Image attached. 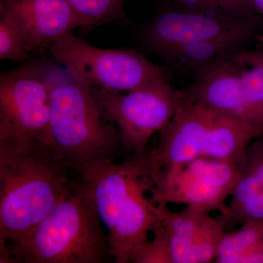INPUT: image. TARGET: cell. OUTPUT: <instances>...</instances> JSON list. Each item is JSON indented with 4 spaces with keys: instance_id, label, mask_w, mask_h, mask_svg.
Returning a JSON list of instances; mask_svg holds the SVG:
<instances>
[{
    "instance_id": "1",
    "label": "cell",
    "mask_w": 263,
    "mask_h": 263,
    "mask_svg": "<svg viewBox=\"0 0 263 263\" xmlns=\"http://www.w3.org/2000/svg\"><path fill=\"white\" fill-rule=\"evenodd\" d=\"M49 91L52 147L72 171L117 162L124 149L94 89L60 64L39 63Z\"/></svg>"
},
{
    "instance_id": "2",
    "label": "cell",
    "mask_w": 263,
    "mask_h": 263,
    "mask_svg": "<svg viewBox=\"0 0 263 263\" xmlns=\"http://www.w3.org/2000/svg\"><path fill=\"white\" fill-rule=\"evenodd\" d=\"M70 170L51 146L0 142V248L27 238L67 195Z\"/></svg>"
},
{
    "instance_id": "3",
    "label": "cell",
    "mask_w": 263,
    "mask_h": 263,
    "mask_svg": "<svg viewBox=\"0 0 263 263\" xmlns=\"http://www.w3.org/2000/svg\"><path fill=\"white\" fill-rule=\"evenodd\" d=\"M148 150L121 162L87 167L79 179L92 198L100 220L108 230L116 263H133L160 221L150 196L147 171Z\"/></svg>"
},
{
    "instance_id": "4",
    "label": "cell",
    "mask_w": 263,
    "mask_h": 263,
    "mask_svg": "<svg viewBox=\"0 0 263 263\" xmlns=\"http://www.w3.org/2000/svg\"><path fill=\"white\" fill-rule=\"evenodd\" d=\"M100 221L89 191L76 180L27 238L0 248V262H110V242Z\"/></svg>"
},
{
    "instance_id": "5",
    "label": "cell",
    "mask_w": 263,
    "mask_h": 263,
    "mask_svg": "<svg viewBox=\"0 0 263 263\" xmlns=\"http://www.w3.org/2000/svg\"><path fill=\"white\" fill-rule=\"evenodd\" d=\"M173 119L160 132L155 149L147 155L148 174L199 158L240 162L247 147L261 138L255 129L183 98Z\"/></svg>"
},
{
    "instance_id": "6",
    "label": "cell",
    "mask_w": 263,
    "mask_h": 263,
    "mask_svg": "<svg viewBox=\"0 0 263 263\" xmlns=\"http://www.w3.org/2000/svg\"><path fill=\"white\" fill-rule=\"evenodd\" d=\"M180 91L183 98L263 137V48L236 53Z\"/></svg>"
},
{
    "instance_id": "7",
    "label": "cell",
    "mask_w": 263,
    "mask_h": 263,
    "mask_svg": "<svg viewBox=\"0 0 263 263\" xmlns=\"http://www.w3.org/2000/svg\"><path fill=\"white\" fill-rule=\"evenodd\" d=\"M48 50L57 64L102 91L128 92L167 78L162 67L138 52L95 47L72 32L57 40Z\"/></svg>"
},
{
    "instance_id": "8",
    "label": "cell",
    "mask_w": 263,
    "mask_h": 263,
    "mask_svg": "<svg viewBox=\"0 0 263 263\" xmlns=\"http://www.w3.org/2000/svg\"><path fill=\"white\" fill-rule=\"evenodd\" d=\"M240 162L199 157L148 174L151 199L157 206L220 212L240 179Z\"/></svg>"
},
{
    "instance_id": "9",
    "label": "cell",
    "mask_w": 263,
    "mask_h": 263,
    "mask_svg": "<svg viewBox=\"0 0 263 263\" xmlns=\"http://www.w3.org/2000/svg\"><path fill=\"white\" fill-rule=\"evenodd\" d=\"M49 125V91L39 63L3 72L0 142L52 147Z\"/></svg>"
},
{
    "instance_id": "10",
    "label": "cell",
    "mask_w": 263,
    "mask_h": 263,
    "mask_svg": "<svg viewBox=\"0 0 263 263\" xmlns=\"http://www.w3.org/2000/svg\"><path fill=\"white\" fill-rule=\"evenodd\" d=\"M93 89L117 126L124 149L132 155L148 150L151 138L169 124L180 101L179 90L173 89L167 78L126 95Z\"/></svg>"
},
{
    "instance_id": "11",
    "label": "cell",
    "mask_w": 263,
    "mask_h": 263,
    "mask_svg": "<svg viewBox=\"0 0 263 263\" xmlns=\"http://www.w3.org/2000/svg\"><path fill=\"white\" fill-rule=\"evenodd\" d=\"M263 17L241 19L216 18L168 6L147 26L145 38L159 54L185 43L238 36L262 35Z\"/></svg>"
},
{
    "instance_id": "12",
    "label": "cell",
    "mask_w": 263,
    "mask_h": 263,
    "mask_svg": "<svg viewBox=\"0 0 263 263\" xmlns=\"http://www.w3.org/2000/svg\"><path fill=\"white\" fill-rule=\"evenodd\" d=\"M171 248L173 263L215 261L226 226L209 213L186 208L179 212L157 206Z\"/></svg>"
},
{
    "instance_id": "13",
    "label": "cell",
    "mask_w": 263,
    "mask_h": 263,
    "mask_svg": "<svg viewBox=\"0 0 263 263\" xmlns=\"http://www.w3.org/2000/svg\"><path fill=\"white\" fill-rule=\"evenodd\" d=\"M0 11L16 24L32 53L49 49L74 29L88 27L68 0H13L0 5Z\"/></svg>"
},
{
    "instance_id": "14",
    "label": "cell",
    "mask_w": 263,
    "mask_h": 263,
    "mask_svg": "<svg viewBox=\"0 0 263 263\" xmlns=\"http://www.w3.org/2000/svg\"><path fill=\"white\" fill-rule=\"evenodd\" d=\"M255 36L208 40L185 43L161 53L165 61L175 69L195 80L224 64L236 53L249 48Z\"/></svg>"
},
{
    "instance_id": "15",
    "label": "cell",
    "mask_w": 263,
    "mask_h": 263,
    "mask_svg": "<svg viewBox=\"0 0 263 263\" xmlns=\"http://www.w3.org/2000/svg\"><path fill=\"white\" fill-rule=\"evenodd\" d=\"M263 245V221H249L237 230H226L214 262L245 263Z\"/></svg>"
},
{
    "instance_id": "16",
    "label": "cell",
    "mask_w": 263,
    "mask_h": 263,
    "mask_svg": "<svg viewBox=\"0 0 263 263\" xmlns=\"http://www.w3.org/2000/svg\"><path fill=\"white\" fill-rule=\"evenodd\" d=\"M171 8L180 11L190 12L216 17L241 19L256 14L251 0H166Z\"/></svg>"
},
{
    "instance_id": "17",
    "label": "cell",
    "mask_w": 263,
    "mask_h": 263,
    "mask_svg": "<svg viewBox=\"0 0 263 263\" xmlns=\"http://www.w3.org/2000/svg\"><path fill=\"white\" fill-rule=\"evenodd\" d=\"M88 27L124 18L126 0H68Z\"/></svg>"
},
{
    "instance_id": "18",
    "label": "cell",
    "mask_w": 263,
    "mask_h": 263,
    "mask_svg": "<svg viewBox=\"0 0 263 263\" xmlns=\"http://www.w3.org/2000/svg\"><path fill=\"white\" fill-rule=\"evenodd\" d=\"M32 53L16 24L0 11V59L13 62L27 60Z\"/></svg>"
},
{
    "instance_id": "19",
    "label": "cell",
    "mask_w": 263,
    "mask_h": 263,
    "mask_svg": "<svg viewBox=\"0 0 263 263\" xmlns=\"http://www.w3.org/2000/svg\"><path fill=\"white\" fill-rule=\"evenodd\" d=\"M153 234V239L142 247L133 263H173L168 238L161 220Z\"/></svg>"
},
{
    "instance_id": "20",
    "label": "cell",
    "mask_w": 263,
    "mask_h": 263,
    "mask_svg": "<svg viewBox=\"0 0 263 263\" xmlns=\"http://www.w3.org/2000/svg\"><path fill=\"white\" fill-rule=\"evenodd\" d=\"M240 167L250 174L263 189V137L249 143L240 160Z\"/></svg>"
},
{
    "instance_id": "21",
    "label": "cell",
    "mask_w": 263,
    "mask_h": 263,
    "mask_svg": "<svg viewBox=\"0 0 263 263\" xmlns=\"http://www.w3.org/2000/svg\"><path fill=\"white\" fill-rule=\"evenodd\" d=\"M256 14L263 17V0H251Z\"/></svg>"
},
{
    "instance_id": "22",
    "label": "cell",
    "mask_w": 263,
    "mask_h": 263,
    "mask_svg": "<svg viewBox=\"0 0 263 263\" xmlns=\"http://www.w3.org/2000/svg\"><path fill=\"white\" fill-rule=\"evenodd\" d=\"M13 1V0H1V2H0V5H8Z\"/></svg>"
},
{
    "instance_id": "23",
    "label": "cell",
    "mask_w": 263,
    "mask_h": 263,
    "mask_svg": "<svg viewBox=\"0 0 263 263\" xmlns=\"http://www.w3.org/2000/svg\"><path fill=\"white\" fill-rule=\"evenodd\" d=\"M257 41H259V42H260V47L263 48V34L257 38Z\"/></svg>"
}]
</instances>
